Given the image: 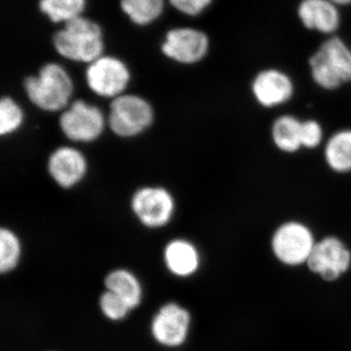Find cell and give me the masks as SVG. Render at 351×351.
I'll use <instances>...</instances> for the list:
<instances>
[{"label": "cell", "instance_id": "cell-19", "mask_svg": "<svg viewBox=\"0 0 351 351\" xmlns=\"http://www.w3.org/2000/svg\"><path fill=\"white\" fill-rule=\"evenodd\" d=\"M165 0H120V9L133 24L145 27L161 17Z\"/></svg>", "mask_w": 351, "mask_h": 351}, {"label": "cell", "instance_id": "cell-6", "mask_svg": "<svg viewBox=\"0 0 351 351\" xmlns=\"http://www.w3.org/2000/svg\"><path fill=\"white\" fill-rule=\"evenodd\" d=\"M306 265L323 280L334 282L350 269L351 249L341 237L325 235L316 241Z\"/></svg>", "mask_w": 351, "mask_h": 351}, {"label": "cell", "instance_id": "cell-13", "mask_svg": "<svg viewBox=\"0 0 351 351\" xmlns=\"http://www.w3.org/2000/svg\"><path fill=\"white\" fill-rule=\"evenodd\" d=\"M52 179L64 189H71L82 181L87 173V160L82 152L71 147H61L48 160Z\"/></svg>", "mask_w": 351, "mask_h": 351}, {"label": "cell", "instance_id": "cell-15", "mask_svg": "<svg viewBox=\"0 0 351 351\" xmlns=\"http://www.w3.org/2000/svg\"><path fill=\"white\" fill-rule=\"evenodd\" d=\"M298 13L307 29L330 34L339 27V11L330 0H302Z\"/></svg>", "mask_w": 351, "mask_h": 351}, {"label": "cell", "instance_id": "cell-3", "mask_svg": "<svg viewBox=\"0 0 351 351\" xmlns=\"http://www.w3.org/2000/svg\"><path fill=\"white\" fill-rule=\"evenodd\" d=\"M313 82L325 91H335L351 82V50L332 38L321 45L309 60Z\"/></svg>", "mask_w": 351, "mask_h": 351}, {"label": "cell", "instance_id": "cell-25", "mask_svg": "<svg viewBox=\"0 0 351 351\" xmlns=\"http://www.w3.org/2000/svg\"><path fill=\"white\" fill-rule=\"evenodd\" d=\"M178 12L186 16H197L202 13L212 0H168Z\"/></svg>", "mask_w": 351, "mask_h": 351}, {"label": "cell", "instance_id": "cell-10", "mask_svg": "<svg viewBox=\"0 0 351 351\" xmlns=\"http://www.w3.org/2000/svg\"><path fill=\"white\" fill-rule=\"evenodd\" d=\"M133 213L147 228H162L172 219L175 201L163 188L145 186L136 191L131 202Z\"/></svg>", "mask_w": 351, "mask_h": 351}, {"label": "cell", "instance_id": "cell-12", "mask_svg": "<svg viewBox=\"0 0 351 351\" xmlns=\"http://www.w3.org/2000/svg\"><path fill=\"white\" fill-rule=\"evenodd\" d=\"M191 315L188 309L175 304H164L152 321V334L157 343L167 348L184 345L191 329Z\"/></svg>", "mask_w": 351, "mask_h": 351}, {"label": "cell", "instance_id": "cell-1", "mask_svg": "<svg viewBox=\"0 0 351 351\" xmlns=\"http://www.w3.org/2000/svg\"><path fill=\"white\" fill-rule=\"evenodd\" d=\"M53 46L64 59L88 64L104 55L103 29L98 23L80 16L64 24L54 34Z\"/></svg>", "mask_w": 351, "mask_h": 351}, {"label": "cell", "instance_id": "cell-16", "mask_svg": "<svg viewBox=\"0 0 351 351\" xmlns=\"http://www.w3.org/2000/svg\"><path fill=\"white\" fill-rule=\"evenodd\" d=\"M302 119L294 113L277 115L270 127V138L277 151L295 154L302 149L301 142Z\"/></svg>", "mask_w": 351, "mask_h": 351}, {"label": "cell", "instance_id": "cell-4", "mask_svg": "<svg viewBox=\"0 0 351 351\" xmlns=\"http://www.w3.org/2000/svg\"><path fill=\"white\" fill-rule=\"evenodd\" d=\"M317 241L313 228L299 219H289L272 233L270 248L279 263L285 267L306 265Z\"/></svg>", "mask_w": 351, "mask_h": 351}, {"label": "cell", "instance_id": "cell-7", "mask_svg": "<svg viewBox=\"0 0 351 351\" xmlns=\"http://www.w3.org/2000/svg\"><path fill=\"white\" fill-rule=\"evenodd\" d=\"M85 80L93 93L113 100L125 92L130 83L131 73L119 58L104 54L87 64Z\"/></svg>", "mask_w": 351, "mask_h": 351}, {"label": "cell", "instance_id": "cell-22", "mask_svg": "<svg viewBox=\"0 0 351 351\" xmlns=\"http://www.w3.org/2000/svg\"><path fill=\"white\" fill-rule=\"evenodd\" d=\"M24 122V112L17 101L10 97L0 101V135L8 136L19 130Z\"/></svg>", "mask_w": 351, "mask_h": 351}, {"label": "cell", "instance_id": "cell-17", "mask_svg": "<svg viewBox=\"0 0 351 351\" xmlns=\"http://www.w3.org/2000/svg\"><path fill=\"white\" fill-rule=\"evenodd\" d=\"M329 169L339 175L351 174V128H341L328 136L322 145Z\"/></svg>", "mask_w": 351, "mask_h": 351}, {"label": "cell", "instance_id": "cell-9", "mask_svg": "<svg viewBox=\"0 0 351 351\" xmlns=\"http://www.w3.org/2000/svg\"><path fill=\"white\" fill-rule=\"evenodd\" d=\"M209 38L205 32L193 27H175L165 34L161 44L164 56L182 64L198 63L209 50Z\"/></svg>", "mask_w": 351, "mask_h": 351}, {"label": "cell", "instance_id": "cell-2", "mask_svg": "<svg viewBox=\"0 0 351 351\" xmlns=\"http://www.w3.org/2000/svg\"><path fill=\"white\" fill-rule=\"evenodd\" d=\"M27 98L39 110L55 112L68 108L73 93V82L61 64L47 63L36 75L25 78Z\"/></svg>", "mask_w": 351, "mask_h": 351}, {"label": "cell", "instance_id": "cell-18", "mask_svg": "<svg viewBox=\"0 0 351 351\" xmlns=\"http://www.w3.org/2000/svg\"><path fill=\"white\" fill-rule=\"evenodd\" d=\"M107 290L121 298L131 309L140 306L143 290L140 281L129 270L120 269L110 272L105 279Z\"/></svg>", "mask_w": 351, "mask_h": 351}, {"label": "cell", "instance_id": "cell-23", "mask_svg": "<svg viewBox=\"0 0 351 351\" xmlns=\"http://www.w3.org/2000/svg\"><path fill=\"white\" fill-rule=\"evenodd\" d=\"M327 135L319 120L307 117L302 119L301 142L302 149L316 151L322 147Z\"/></svg>", "mask_w": 351, "mask_h": 351}, {"label": "cell", "instance_id": "cell-21", "mask_svg": "<svg viewBox=\"0 0 351 351\" xmlns=\"http://www.w3.org/2000/svg\"><path fill=\"white\" fill-rule=\"evenodd\" d=\"M22 254V246L17 235L2 228L0 232V271L2 274L12 271L16 269Z\"/></svg>", "mask_w": 351, "mask_h": 351}, {"label": "cell", "instance_id": "cell-26", "mask_svg": "<svg viewBox=\"0 0 351 351\" xmlns=\"http://www.w3.org/2000/svg\"><path fill=\"white\" fill-rule=\"evenodd\" d=\"M330 1H332V3L335 4H341V5H343V4L351 3V0H330Z\"/></svg>", "mask_w": 351, "mask_h": 351}, {"label": "cell", "instance_id": "cell-20", "mask_svg": "<svg viewBox=\"0 0 351 351\" xmlns=\"http://www.w3.org/2000/svg\"><path fill=\"white\" fill-rule=\"evenodd\" d=\"M87 0H39V10L55 24H66L83 16Z\"/></svg>", "mask_w": 351, "mask_h": 351}, {"label": "cell", "instance_id": "cell-11", "mask_svg": "<svg viewBox=\"0 0 351 351\" xmlns=\"http://www.w3.org/2000/svg\"><path fill=\"white\" fill-rule=\"evenodd\" d=\"M251 92L256 104L263 110H279L292 100L295 85L283 71L265 69L254 78Z\"/></svg>", "mask_w": 351, "mask_h": 351}, {"label": "cell", "instance_id": "cell-24", "mask_svg": "<svg viewBox=\"0 0 351 351\" xmlns=\"http://www.w3.org/2000/svg\"><path fill=\"white\" fill-rule=\"evenodd\" d=\"M100 308L106 317L113 321L123 319L129 311H132L121 298L110 290H107L101 294Z\"/></svg>", "mask_w": 351, "mask_h": 351}, {"label": "cell", "instance_id": "cell-14", "mask_svg": "<svg viewBox=\"0 0 351 351\" xmlns=\"http://www.w3.org/2000/svg\"><path fill=\"white\" fill-rule=\"evenodd\" d=\"M164 262L171 274L186 278L199 270L201 256L197 247L191 241L176 239L165 247Z\"/></svg>", "mask_w": 351, "mask_h": 351}, {"label": "cell", "instance_id": "cell-5", "mask_svg": "<svg viewBox=\"0 0 351 351\" xmlns=\"http://www.w3.org/2000/svg\"><path fill=\"white\" fill-rule=\"evenodd\" d=\"M154 119L151 104L138 95L122 94L110 104L108 124L115 135L132 138L152 125Z\"/></svg>", "mask_w": 351, "mask_h": 351}, {"label": "cell", "instance_id": "cell-8", "mask_svg": "<svg viewBox=\"0 0 351 351\" xmlns=\"http://www.w3.org/2000/svg\"><path fill=\"white\" fill-rule=\"evenodd\" d=\"M62 132L73 142H94L106 127L104 113L96 106L77 100L64 108L59 121Z\"/></svg>", "mask_w": 351, "mask_h": 351}]
</instances>
